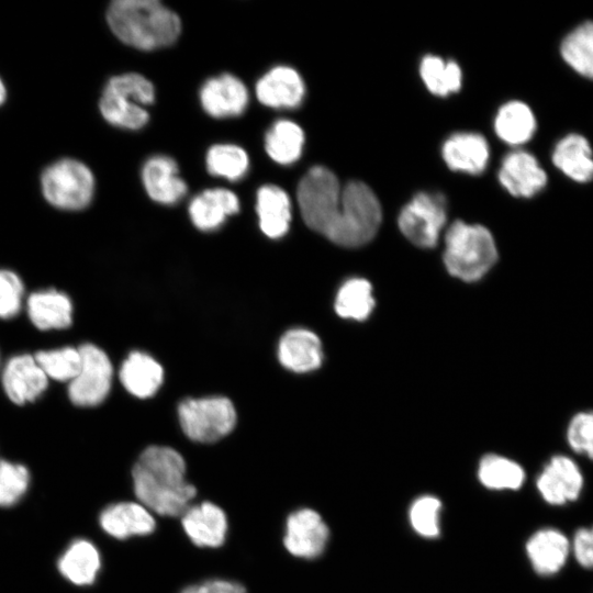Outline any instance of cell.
I'll use <instances>...</instances> for the list:
<instances>
[{
    "mask_svg": "<svg viewBox=\"0 0 593 593\" xmlns=\"http://www.w3.org/2000/svg\"><path fill=\"white\" fill-rule=\"evenodd\" d=\"M497 136L511 145H519L530 139L536 130V120L528 105L511 101L502 105L495 116Z\"/></svg>",
    "mask_w": 593,
    "mask_h": 593,
    "instance_id": "obj_28",
    "label": "cell"
},
{
    "mask_svg": "<svg viewBox=\"0 0 593 593\" xmlns=\"http://www.w3.org/2000/svg\"><path fill=\"white\" fill-rule=\"evenodd\" d=\"M374 306L371 284L360 278L347 280L336 295L335 310L344 318L366 320Z\"/></svg>",
    "mask_w": 593,
    "mask_h": 593,
    "instance_id": "obj_32",
    "label": "cell"
},
{
    "mask_svg": "<svg viewBox=\"0 0 593 593\" xmlns=\"http://www.w3.org/2000/svg\"><path fill=\"white\" fill-rule=\"evenodd\" d=\"M303 143L302 128L289 120L277 121L266 134L268 155L282 165H289L299 159Z\"/></svg>",
    "mask_w": 593,
    "mask_h": 593,
    "instance_id": "obj_29",
    "label": "cell"
},
{
    "mask_svg": "<svg viewBox=\"0 0 593 593\" xmlns=\"http://www.w3.org/2000/svg\"><path fill=\"white\" fill-rule=\"evenodd\" d=\"M526 553L536 573L551 577L560 572L571 555V539L561 530L545 527L526 542Z\"/></svg>",
    "mask_w": 593,
    "mask_h": 593,
    "instance_id": "obj_12",
    "label": "cell"
},
{
    "mask_svg": "<svg viewBox=\"0 0 593 593\" xmlns=\"http://www.w3.org/2000/svg\"><path fill=\"white\" fill-rule=\"evenodd\" d=\"M31 473L22 463L0 460V507L16 505L26 494Z\"/></svg>",
    "mask_w": 593,
    "mask_h": 593,
    "instance_id": "obj_36",
    "label": "cell"
},
{
    "mask_svg": "<svg viewBox=\"0 0 593 593\" xmlns=\"http://www.w3.org/2000/svg\"><path fill=\"white\" fill-rule=\"evenodd\" d=\"M134 492L146 508L163 516H180L195 496V488L186 480V462L166 446L146 448L134 465Z\"/></svg>",
    "mask_w": 593,
    "mask_h": 593,
    "instance_id": "obj_1",
    "label": "cell"
},
{
    "mask_svg": "<svg viewBox=\"0 0 593 593\" xmlns=\"http://www.w3.org/2000/svg\"><path fill=\"white\" fill-rule=\"evenodd\" d=\"M107 18L122 42L145 51L172 44L181 29L178 15L155 0L113 1Z\"/></svg>",
    "mask_w": 593,
    "mask_h": 593,
    "instance_id": "obj_3",
    "label": "cell"
},
{
    "mask_svg": "<svg viewBox=\"0 0 593 593\" xmlns=\"http://www.w3.org/2000/svg\"><path fill=\"white\" fill-rule=\"evenodd\" d=\"M478 477L484 486L492 490H518L525 481V471L514 460L489 455L481 459Z\"/></svg>",
    "mask_w": 593,
    "mask_h": 593,
    "instance_id": "obj_31",
    "label": "cell"
},
{
    "mask_svg": "<svg viewBox=\"0 0 593 593\" xmlns=\"http://www.w3.org/2000/svg\"><path fill=\"white\" fill-rule=\"evenodd\" d=\"M443 158L447 166L456 171L471 175L481 174L489 160V145L477 133H456L443 145Z\"/></svg>",
    "mask_w": 593,
    "mask_h": 593,
    "instance_id": "obj_21",
    "label": "cell"
},
{
    "mask_svg": "<svg viewBox=\"0 0 593 593\" xmlns=\"http://www.w3.org/2000/svg\"><path fill=\"white\" fill-rule=\"evenodd\" d=\"M278 357L287 369L307 372L320 367L322 345L318 337L307 329H290L280 339Z\"/></svg>",
    "mask_w": 593,
    "mask_h": 593,
    "instance_id": "obj_22",
    "label": "cell"
},
{
    "mask_svg": "<svg viewBox=\"0 0 593 593\" xmlns=\"http://www.w3.org/2000/svg\"><path fill=\"white\" fill-rule=\"evenodd\" d=\"M571 553L582 568L593 570V526L577 529L571 539Z\"/></svg>",
    "mask_w": 593,
    "mask_h": 593,
    "instance_id": "obj_40",
    "label": "cell"
},
{
    "mask_svg": "<svg viewBox=\"0 0 593 593\" xmlns=\"http://www.w3.org/2000/svg\"><path fill=\"white\" fill-rule=\"evenodd\" d=\"M447 220L446 199L440 193H417L400 212L398 224L402 234L418 247L437 244Z\"/></svg>",
    "mask_w": 593,
    "mask_h": 593,
    "instance_id": "obj_8",
    "label": "cell"
},
{
    "mask_svg": "<svg viewBox=\"0 0 593 593\" xmlns=\"http://www.w3.org/2000/svg\"><path fill=\"white\" fill-rule=\"evenodd\" d=\"M34 358L47 378L57 381L70 382L79 372L81 365L80 351L72 347L41 350Z\"/></svg>",
    "mask_w": 593,
    "mask_h": 593,
    "instance_id": "obj_35",
    "label": "cell"
},
{
    "mask_svg": "<svg viewBox=\"0 0 593 593\" xmlns=\"http://www.w3.org/2000/svg\"><path fill=\"white\" fill-rule=\"evenodd\" d=\"M99 524L108 535L118 539L148 535L156 526L147 508L134 502H119L107 506L100 513Z\"/></svg>",
    "mask_w": 593,
    "mask_h": 593,
    "instance_id": "obj_18",
    "label": "cell"
},
{
    "mask_svg": "<svg viewBox=\"0 0 593 593\" xmlns=\"http://www.w3.org/2000/svg\"><path fill=\"white\" fill-rule=\"evenodd\" d=\"M206 167L209 172L214 176L236 181L248 169V156L243 148L236 145H214L208 152Z\"/></svg>",
    "mask_w": 593,
    "mask_h": 593,
    "instance_id": "obj_34",
    "label": "cell"
},
{
    "mask_svg": "<svg viewBox=\"0 0 593 593\" xmlns=\"http://www.w3.org/2000/svg\"><path fill=\"white\" fill-rule=\"evenodd\" d=\"M419 72L427 89L436 96L445 97L461 87V70L452 60L427 55L422 59Z\"/></svg>",
    "mask_w": 593,
    "mask_h": 593,
    "instance_id": "obj_33",
    "label": "cell"
},
{
    "mask_svg": "<svg viewBox=\"0 0 593 593\" xmlns=\"http://www.w3.org/2000/svg\"><path fill=\"white\" fill-rule=\"evenodd\" d=\"M2 384L12 402L24 404L36 400L46 390L48 378L34 356L18 355L8 360L2 373Z\"/></svg>",
    "mask_w": 593,
    "mask_h": 593,
    "instance_id": "obj_13",
    "label": "cell"
},
{
    "mask_svg": "<svg viewBox=\"0 0 593 593\" xmlns=\"http://www.w3.org/2000/svg\"><path fill=\"white\" fill-rule=\"evenodd\" d=\"M23 283L20 277L10 270H0V317L10 318L21 309Z\"/></svg>",
    "mask_w": 593,
    "mask_h": 593,
    "instance_id": "obj_39",
    "label": "cell"
},
{
    "mask_svg": "<svg viewBox=\"0 0 593 593\" xmlns=\"http://www.w3.org/2000/svg\"><path fill=\"white\" fill-rule=\"evenodd\" d=\"M440 501L432 495H424L414 501L410 508V522L414 530L424 537L439 534Z\"/></svg>",
    "mask_w": 593,
    "mask_h": 593,
    "instance_id": "obj_38",
    "label": "cell"
},
{
    "mask_svg": "<svg viewBox=\"0 0 593 593\" xmlns=\"http://www.w3.org/2000/svg\"><path fill=\"white\" fill-rule=\"evenodd\" d=\"M142 179L148 195L163 204H175L187 192V184L179 177L176 161L167 156L149 158L143 167Z\"/></svg>",
    "mask_w": 593,
    "mask_h": 593,
    "instance_id": "obj_19",
    "label": "cell"
},
{
    "mask_svg": "<svg viewBox=\"0 0 593 593\" xmlns=\"http://www.w3.org/2000/svg\"><path fill=\"white\" fill-rule=\"evenodd\" d=\"M27 313L38 329H63L71 325L72 304L65 293L49 289L29 296Z\"/></svg>",
    "mask_w": 593,
    "mask_h": 593,
    "instance_id": "obj_24",
    "label": "cell"
},
{
    "mask_svg": "<svg viewBox=\"0 0 593 593\" xmlns=\"http://www.w3.org/2000/svg\"><path fill=\"white\" fill-rule=\"evenodd\" d=\"M499 180L512 195L529 198L546 186L547 176L532 154L515 150L503 159Z\"/></svg>",
    "mask_w": 593,
    "mask_h": 593,
    "instance_id": "obj_14",
    "label": "cell"
},
{
    "mask_svg": "<svg viewBox=\"0 0 593 593\" xmlns=\"http://www.w3.org/2000/svg\"><path fill=\"white\" fill-rule=\"evenodd\" d=\"M182 527L199 547H219L226 536L227 521L222 508L211 502L189 506L181 515Z\"/></svg>",
    "mask_w": 593,
    "mask_h": 593,
    "instance_id": "obj_16",
    "label": "cell"
},
{
    "mask_svg": "<svg viewBox=\"0 0 593 593\" xmlns=\"http://www.w3.org/2000/svg\"><path fill=\"white\" fill-rule=\"evenodd\" d=\"M561 56L580 75L593 79V21L571 31L561 43Z\"/></svg>",
    "mask_w": 593,
    "mask_h": 593,
    "instance_id": "obj_30",
    "label": "cell"
},
{
    "mask_svg": "<svg viewBox=\"0 0 593 593\" xmlns=\"http://www.w3.org/2000/svg\"><path fill=\"white\" fill-rule=\"evenodd\" d=\"M239 210L236 194L227 189H209L197 195L189 205L192 223L201 231L220 227L228 215Z\"/></svg>",
    "mask_w": 593,
    "mask_h": 593,
    "instance_id": "obj_23",
    "label": "cell"
},
{
    "mask_svg": "<svg viewBox=\"0 0 593 593\" xmlns=\"http://www.w3.org/2000/svg\"><path fill=\"white\" fill-rule=\"evenodd\" d=\"M5 96H7V92H5V87L2 82V80L0 79V105L3 103L4 99H5Z\"/></svg>",
    "mask_w": 593,
    "mask_h": 593,
    "instance_id": "obj_42",
    "label": "cell"
},
{
    "mask_svg": "<svg viewBox=\"0 0 593 593\" xmlns=\"http://www.w3.org/2000/svg\"><path fill=\"white\" fill-rule=\"evenodd\" d=\"M101 568L98 548L88 539H74L57 560L60 575L77 586L94 583Z\"/></svg>",
    "mask_w": 593,
    "mask_h": 593,
    "instance_id": "obj_20",
    "label": "cell"
},
{
    "mask_svg": "<svg viewBox=\"0 0 593 593\" xmlns=\"http://www.w3.org/2000/svg\"><path fill=\"white\" fill-rule=\"evenodd\" d=\"M298 202L305 224L333 243L356 247L348 205L337 177L327 168H311L298 187Z\"/></svg>",
    "mask_w": 593,
    "mask_h": 593,
    "instance_id": "obj_2",
    "label": "cell"
},
{
    "mask_svg": "<svg viewBox=\"0 0 593 593\" xmlns=\"http://www.w3.org/2000/svg\"><path fill=\"white\" fill-rule=\"evenodd\" d=\"M327 539L328 528L315 511L298 510L287 518L283 542L291 555L316 558L324 551Z\"/></svg>",
    "mask_w": 593,
    "mask_h": 593,
    "instance_id": "obj_11",
    "label": "cell"
},
{
    "mask_svg": "<svg viewBox=\"0 0 593 593\" xmlns=\"http://www.w3.org/2000/svg\"><path fill=\"white\" fill-rule=\"evenodd\" d=\"M584 486V477L578 463L567 455H553L536 480L542 500L552 506L577 501Z\"/></svg>",
    "mask_w": 593,
    "mask_h": 593,
    "instance_id": "obj_10",
    "label": "cell"
},
{
    "mask_svg": "<svg viewBox=\"0 0 593 593\" xmlns=\"http://www.w3.org/2000/svg\"><path fill=\"white\" fill-rule=\"evenodd\" d=\"M552 161L564 175L578 182L593 179L592 149L585 137L569 134L555 147Z\"/></svg>",
    "mask_w": 593,
    "mask_h": 593,
    "instance_id": "obj_27",
    "label": "cell"
},
{
    "mask_svg": "<svg viewBox=\"0 0 593 593\" xmlns=\"http://www.w3.org/2000/svg\"><path fill=\"white\" fill-rule=\"evenodd\" d=\"M155 91L152 82L139 74L115 76L107 83L101 100L102 116L111 124L136 130L148 121L143 108L154 102Z\"/></svg>",
    "mask_w": 593,
    "mask_h": 593,
    "instance_id": "obj_5",
    "label": "cell"
},
{
    "mask_svg": "<svg viewBox=\"0 0 593 593\" xmlns=\"http://www.w3.org/2000/svg\"><path fill=\"white\" fill-rule=\"evenodd\" d=\"M123 387L133 395L146 399L159 389L164 371L161 366L149 355L133 351L124 360L120 369Z\"/></svg>",
    "mask_w": 593,
    "mask_h": 593,
    "instance_id": "obj_25",
    "label": "cell"
},
{
    "mask_svg": "<svg viewBox=\"0 0 593 593\" xmlns=\"http://www.w3.org/2000/svg\"><path fill=\"white\" fill-rule=\"evenodd\" d=\"M81 365L69 382L68 396L78 406H96L107 398L112 381V365L107 354L92 344L79 348Z\"/></svg>",
    "mask_w": 593,
    "mask_h": 593,
    "instance_id": "obj_9",
    "label": "cell"
},
{
    "mask_svg": "<svg viewBox=\"0 0 593 593\" xmlns=\"http://www.w3.org/2000/svg\"><path fill=\"white\" fill-rule=\"evenodd\" d=\"M566 440L578 455L593 460V411H580L572 415L566 428Z\"/></svg>",
    "mask_w": 593,
    "mask_h": 593,
    "instance_id": "obj_37",
    "label": "cell"
},
{
    "mask_svg": "<svg viewBox=\"0 0 593 593\" xmlns=\"http://www.w3.org/2000/svg\"><path fill=\"white\" fill-rule=\"evenodd\" d=\"M497 258L492 234L482 225L452 223L445 235L444 262L450 275L463 281L482 278Z\"/></svg>",
    "mask_w": 593,
    "mask_h": 593,
    "instance_id": "obj_4",
    "label": "cell"
},
{
    "mask_svg": "<svg viewBox=\"0 0 593 593\" xmlns=\"http://www.w3.org/2000/svg\"><path fill=\"white\" fill-rule=\"evenodd\" d=\"M258 100L271 108H295L304 98L301 76L287 66L272 68L256 85Z\"/></svg>",
    "mask_w": 593,
    "mask_h": 593,
    "instance_id": "obj_17",
    "label": "cell"
},
{
    "mask_svg": "<svg viewBox=\"0 0 593 593\" xmlns=\"http://www.w3.org/2000/svg\"><path fill=\"white\" fill-rule=\"evenodd\" d=\"M42 190L52 205L63 210H81L92 199L94 178L85 164L63 159L44 171Z\"/></svg>",
    "mask_w": 593,
    "mask_h": 593,
    "instance_id": "obj_7",
    "label": "cell"
},
{
    "mask_svg": "<svg viewBox=\"0 0 593 593\" xmlns=\"http://www.w3.org/2000/svg\"><path fill=\"white\" fill-rule=\"evenodd\" d=\"M257 213L260 228L268 237H282L291 220V202L287 192L273 184L261 187L257 192Z\"/></svg>",
    "mask_w": 593,
    "mask_h": 593,
    "instance_id": "obj_26",
    "label": "cell"
},
{
    "mask_svg": "<svg viewBox=\"0 0 593 593\" xmlns=\"http://www.w3.org/2000/svg\"><path fill=\"white\" fill-rule=\"evenodd\" d=\"M200 100L204 111L211 116H235L245 111L248 92L238 78L223 74L205 81L200 91Z\"/></svg>",
    "mask_w": 593,
    "mask_h": 593,
    "instance_id": "obj_15",
    "label": "cell"
},
{
    "mask_svg": "<svg viewBox=\"0 0 593 593\" xmlns=\"http://www.w3.org/2000/svg\"><path fill=\"white\" fill-rule=\"evenodd\" d=\"M180 593H246V590L234 581L209 580L187 586Z\"/></svg>",
    "mask_w": 593,
    "mask_h": 593,
    "instance_id": "obj_41",
    "label": "cell"
},
{
    "mask_svg": "<svg viewBox=\"0 0 593 593\" xmlns=\"http://www.w3.org/2000/svg\"><path fill=\"white\" fill-rule=\"evenodd\" d=\"M178 415L183 433L193 441L213 443L232 432L236 424L233 403L226 398L188 399Z\"/></svg>",
    "mask_w": 593,
    "mask_h": 593,
    "instance_id": "obj_6",
    "label": "cell"
}]
</instances>
